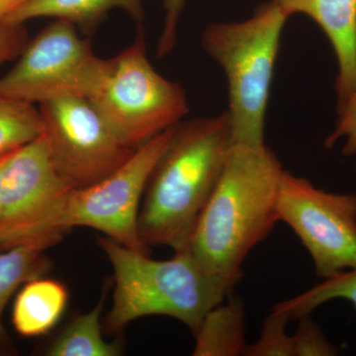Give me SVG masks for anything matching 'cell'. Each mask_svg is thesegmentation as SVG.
<instances>
[{"label": "cell", "instance_id": "2e32d148", "mask_svg": "<svg viewBox=\"0 0 356 356\" xmlns=\"http://www.w3.org/2000/svg\"><path fill=\"white\" fill-rule=\"evenodd\" d=\"M104 297L88 313L79 315L65 327L47 350L50 356H117L121 344L109 343L102 336L100 316Z\"/></svg>", "mask_w": 356, "mask_h": 356}, {"label": "cell", "instance_id": "e0dca14e", "mask_svg": "<svg viewBox=\"0 0 356 356\" xmlns=\"http://www.w3.org/2000/svg\"><path fill=\"white\" fill-rule=\"evenodd\" d=\"M337 299L346 300L356 309V267L325 278L296 296L280 302L273 311L286 316L291 322L311 315L318 307Z\"/></svg>", "mask_w": 356, "mask_h": 356}, {"label": "cell", "instance_id": "44dd1931", "mask_svg": "<svg viewBox=\"0 0 356 356\" xmlns=\"http://www.w3.org/2000/svg\"><path fill=\"white\" fill-rule=\"evenodd\" d=\"M339 110L336 129L327 138L325 146L334 147L339 140H344L343 156H356V91L341 106Z\"/></svg>", "mask_w": 356, "mask_h": 356}, {"label": "cell", "instance_id": "7a4b0ae2", "mask_svg": "<svg viewBox=\"0 0 356 356\" xmlns=\"http://www.w3.org/2000/svg\"><path fill=\"white\" fill-rule=\"evenodd\" d=\"M232 145L227 111L175 126L140 203L139 233L147 248L165 245L175 252L188 248Z\"/></svg>", "mask_w": 356, "mask_h": 356}, {"label": "cell", "instance_id": "cb8c5ba5", "mask_svg": "<svg viewBox=\"0 0 356 356\" xmlns=\"http://www.w3.org/2000/svg\"><path fill=\"white\" fill-rule=\"evenodd\" d=\"M27 0H0V21L6 19L9 14L22 6Z\"/></svg>", "mask_w": 356, "mask_h": 356}, {"label": "cell", "instance_id": "4fadbf2b", "mask_svg": "<svg viewBox=\"0 0 356 356\" xmlns=\"http://www.w3.org/2000/svg\"><path fill=\"white\" fill-rule=\"evenodd\" d=\"M67 299V288L57 280L41 276L27 281L14 301V329L24 337L46 334L62 318Z\"/></svg>", "mask_w": 356, "mask_h": 356}, {"label": "cell", "instance_id": "6da1fadb", "mask_svg": "<svg viewBox=\"0 0 356 356\" xmlns=\"http://www.w3.org/2000/svg\"><path fill=\"white\" fill-rule=\"evenodd\" d=\"M284 172L266 144L232 145L187 248L199 266L215 275L242 280L243 262L278 222Z\"/></svg>", "mask_w": 356, "mask_h": 356}, {"label": "cell", "instance_id": "7402d4cb", "mask_svg": "<svg viewBox=\"0 0 356 356\" xmlns=\"http://www.w3.org/2000/svg\"><path fill=\"white\" fill-rule=\"evenodd\" d=\"M29 42L24 24L0 21V67L19 57Z\"/></svg>", "mask_w": 356, "mask_h": 356}, {"label": "cell", "instance_id": "9c48e42d", "mask_svg": "<svg viewBox=\"0 0 356 356\" xmlns=\"http://www.w3.org/2000/svg\"><path fill=\"white\" fill-rule=\"evenodd\" d=\"M277 218L298 236L323 280L355 268L356 195L325 191L285 170Z\"/></svg>", "mask_w": 356, "mask_h": 356}, {"label": "cell", "instance_id": "603a6c76", "mask_svg": "<svg viewBox=\"0 0 356 356\" xmlns=\"http://www.w3.org/2000/svg\"><path fill=\"white\" fill-rule=\"evenodd\" d=\"M185 0H163L165 24L159 36L156 56L161 58L168 56L177 44V25L184 8Z\"/></svg>", "mask_w": 356, "mask_h": 356}, {"label": "cell", "instance_id": "8992f818", "mask_svg": "<svg viewBox=\"0 0 356 356\" xmlns=\"http://www.w3.org/2000/svg\"><path fill=\"white\" fill-rule=\"evenodd\" d=\"M15 65L0 77V93L31 103L92 99L108 76L111 58L98 57L69 21L55 19L28 42Z\"/></svg>", "mask_w": 356, "mask_h": 356}, {"label": "cell", "instance_id": "d4e9b609", "mask_svg": "<svg viewBox=\"0 0 356 356\" xmlns=\"http://www.w3.org/2000/svg\"><path fill=\"white\" fill-rule=\"evenodd\" d=\"M13 152L0 154V211H1L2 184H3L4 170H6L7 161H8L9 156H10V154L13 153Z\"/></svg>", "mask_w": 356, "mask_h": 356}, {"label": "cell", "instance_id": "277c9868", "mask_svg": "<svg viewBox=\"0 0 356 356\" xmlns=\"http://www.w3.org/2000/svg\"><path fill=\"white\" fill-rule=\"evenodd\" d=\"M289 17L270 0L247 20L215 23L202 33L204 51L226 74L233 145L266 144L264 124L274 67Z\"/></svg>", "mask_w": 356, "mask_h": 356}, {"label": "cell", "instance_id": "ba28073f", "mask_svg": "<svg viewBox=\"0 0 356 356\" xmlns=\"http://www.w3.org/2000/svg\"><path fill=\"white\" fill-rule=\"evenodd\" d=\"M173 129L175 126L166 129L138 147L104 179L72 189L56 219L57 231L65 234L74 227H88L124 247L147 254L149 248L139 233L140 203L149 175L168 146Z\"/></svg>", "mask_w": 356, "mask_h": 356}, {"label": "cell", "instance_id": "52a82bcc", "mask_svg": "<svg viewBox=\"0 0 356 356\" xmlns=\"http://www.w3.org/2000/svg\"><path fill=\"white\" fill-rule=\"evenodd\" d=\"M72 189L54 165L43 135L13 151L2 184L0 252L22 245L47 250L62 240L55 222Z\"/></svg>", "mask_w": 356, "mask_h": 356}, {"label": "cell", "instance_id": "5bb4252c", "mask_svg": "<svg viewBox=\"0 0 356 356\" xmlns=\"http://www.w3.org/2000/svg\"><path fill=\"white\" fill-rule=\"evenodd\" d=\"M229 298L206 314L194 334L196 341L192 355H243L248 344L245 306L240 299Z\"/></svg>", "mask_w": 356, "mask_h": 356}, {"label": "cell", "instance_id": "8fae6325", "mask_svg": "<svg viewBox=\"0 0 356 356\" xmlns=\"http://www.w3.org/2000/svg\"><path fill=\"white\" fill-rule=\"evenodd\" d=\"M288 14H304L329 39L337 63V106L356 91V0H271Z\"/></svg>", "mask_w": 356, "mask_h": 356}, {"label": "cell", "instance_id": "7c38bea8", "mask_svg": "<svg viewBox=\"0 0 356 356\" xmlns=\"http://www.w3.org/2000/svg\"><path fill=\"white\" fill-rule=\"evenodd\" d=\"M115 8L125 11L136 22L144 20L142 0H27L2 21L24 24L28 20L51 17L69 21L77 29L92 33Z\"/></svg>", "mask_w": 356, "mask_h": 356}, {"label": "cell", "instance_id": "d6986e66", "mask_svg": "<svg viewBox=\"0 0 356 356\" xmlns=\"http://www.w3.org/2000/svg\"><path fill=\"white\" fill-rule=\"evenodd\" d=\"M290 320L285 315L271 310L264 318L259 339L248 343L245 356H294L293 336L287 331Z\"/></svg>", "mask_w": 356, "mask_h": 356}, {"label": "cell", "instance_id": "3957f363", "mask_svg": "<svg viewBox=\"0 0 356 356\" xmlns=\"http://www.w3.org/2000/svg\"><path fill=\"white\" fill-rule=\"evenodd\" d=\"M98 242L114 270L113 305L104 322L108 332L147 316H166L194 334L206 314L228 299L238 282L206 271L188 248L156 261L107 236Z\"/></svg>", "mask_w": 356, "mask_h": 356}, {"label": "cell", "instance_id": "ac0fdd59", "mask_svg": "<svg viewBox=\"0 0 356 356\" xmlns=\"http://www.w3.org/2000/svg\"><path fill=\"white\" fill-rule=\"evenodd\" d=\"M43 129L41 112L34 103L0 93V154L29 144Z\"/></svg>", "mask_w": 356, "mask_h": 356}, {"label": "cell", "instance_id": "30bf717a", "mask_svg": "<svg viewBox=\"0 0 356 356\" xmlns=\"http://www.w3.org/2000/svg\"><path fill=\"white\" fill-rule=\"evenodd\" d=\"M39 109L51 161L72 188L104 179L136 151L119 139L86 98L44 102Z\"/></svg>", "mask_w": 356, "mask_h": 356}, {"label": "cell", "instance_id": "9a60e30c", "mask_svg": "<svg viewBox=\"0 0 356 356\" xmlns=\"http://www.w3.org/2000/svg\"><path fill=\"white\" fill-rule=\"evenodd\" d=\"M44 250L37 245H22L0 252V355L15 353L2 323L4 309L18 288L47 273L50 264Z\"/></svg>", "mask_w": 356, "mask_h": 356}, {"label": "cell", "instance_id": "ffe728a7", "mask_svg": "<svg viewBox=\"0 0 356 356\" xmlns=\"http://www.w3.org/2000/svg\"><path fill=\"white\" fill-rule=\"evenodd\" d=\"M298 327L293 336L294 356H332L339 355V350L325 339L317 323L310 315L300 318Z\"/></svg>", "mask_w": 356, "mask_h": 356}, {"label": "cell", "instance_id": "5b68a950", "mask_svg": "<svg viewBox=\"0 0 356 356\" xmlns=\"http://www.w3.org/2000/svg\"><path fill=\"white\" fill-rule=\"evenodd\" d=\"M140 29L132 44L111 58L104 83L90 100L119 139L133 149L173 127L188 114L181 84L156 72Z\"/></svg>", "mask_w": 356, "mask_h": 356}]
</instances>
